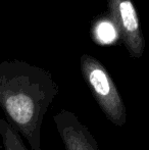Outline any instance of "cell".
Instances as JSON below:
<instances>
[{
  "instance_id": "2",
  "label": "cell",
  "mask_w": 149,
  "mask_h": 150,
  "mask_svg": "<svg viewBox=\"0 0 149 150\" xmlns=\"http://www.w3.org/2000/svg\"><path fill=\"white\" fill-rule=\"evenodd\" d=\"M80 67L84 81L106 119L117 127L126 125V105L105 67L89 54L81 56Z\"/></svg>"
},
{
  "instance_id": "1",
  "label": "cell",
  "mask_w": 149,
  "mask_h": 150,
  "mask_svg": "<svg viewBox=\"0 0 149 150\" xmlns=\"http://www.w3.org/2000/svg\"><path fill=\"white\" fill-rule=\"evenodd\" d=\"M58 92L45 69L18 61L0 65V108L31 150H41L43 120Z\"/></svg>"
},
{
  "instance_id": "4",
  "label": "cell",
  "mask_w": 149,
  "mask_h": 150,
  "mask_svg": "<svg viewBox=\"0 0 149 150\" xmlns=\"http://www.w3.org/2000/svg\"><path fill=\"white\" fill-rule=\"evenodd\" d=\"M53 120L66 150H99L92 133L74 112L61 109Z\"/></svg>"
},
{
  "instance_id": "5",
  "label": "cell",
  "mask_w": 149,
  "mask_h": 150,
  "mask_svg": "<svg viewBox=\"0 0 149 150\" xmlns=\"http://www.w3.org/2000/svg\"><path fill=\"white\" fill-rule=\"evenodd\" d=\"M0 136L4 150H28L20 135L10 126L7 120L0 117Z\"/></svg>"
},
{
  "instance_id": "3",
  "label": "cell",
  "mask_w": 149,
  "mask_h": 150,
  "mask_svg": "<svg viewBox=\"0 0 149 150\" xmlns=\"http://www.w3.org/2000/svg\"><path fill=\"white\" fill-rule=\"evenodd\" d=\"M109 18L117 29L129 55L139 58L145 49V39L132 0H107Z\"/></svg>"
}]
</instances>
